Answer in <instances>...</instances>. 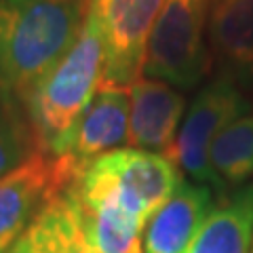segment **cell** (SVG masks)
Returning a JSON list of instances; mask_svg holds the SVG:
<instances>
[{
	"label": "cell",
	"instance_id": "17",
	"mask_svg": "<svg viewBox=\"0 0 253 253\" xmlns=\"http://www.w3.org/2000/svg\"><path fill=\"white\" fill-rule=\"evenodd\" d=\"M251 253H253V245H251Z\"/></svg>",
	"mask_w": 253,
	"mask_h": 253
},
{
	"label": "cell",
	"instance_id": "14",
	"mask_svg": "<svg viewBox=\"0 0 253 253\" xmlns=\"http://www.w3.org/2000/svg\"><path fill=\"white\" fill-rule=\"evenodd\" d=\"M209 165L219 181L239 188L253 177V110L228 123L209 150Z\"/></svg>",
	"mask_w": 253,
	"mask_h": 253
},
{
	"label": "cell",
	"instance_id": "11",
	"mask_svg": "<svg viewBox=\"0 0 253 253\" xmlns=\"http://www.w3.org/2000/svg\"><path fill=\"white\" fill-rule=\"evenodd\" d=\"M207 41L219 74L253 84V0H211Z\"/></svg>",
	"mask_w": 253,
	"mask_h": 253
},
{
	"label": "cell",
	"instance_id": "5",
	"mask_svg": "<svg viewBox=\"0 0 253 253\" xmlns=\"http://www.w3.org/2000/svg\"><path fill=\"white\" fill-rule=\"evenodd\" d=\"M167 0H89L104 38V86L131 89L144 78L148 38Z\"/></svg>",
	"mask_w": 253,
	"mask_h": 253
},
{
	"label": "cell",
	"instance_id": "3",
	"mask_svg": "<svg viewBox=\"0 0 253 253\" xmlns=\"http://www.w3.org/2000/svg\"><path fill=\"white\" fill-rule=\"evenodd\" d=\"M211 0H167L148 38L144 76L179 91L199 86L211 70V51L205 41Z\"/></svg>",
	"mask_w": 253,
	"mask_h": 253
},
{
	"label": "cell",
	"instance_id": "2",
	"mask_svg": "<svg viewBox=\"0 0 253 253\" xmlns=\"http://www.w3.org/2000/svg\"><path fill=\"white\" fill-rule=\"evenodd\" d=\"M104 38L86 11L84 26L70 51L23 97V108L41 152L53 154L57 144L74 126L95 93L104 86Z\"/></svg>",
	"mask_w": 253,
	"mask_h": 253
},
{
	"label": "cell",
	"instance_id": "6",
	"mask_svg": "<svg viewBox=\"0 0 253 253\" xmlns=\"http://www.w3.org/2000/svg\"><path fill=\"white\" fill-rule=\"evenodd\" d=\"M76 171L63 156L38 150L0 177V253H6L28 232L42 207L72 181Z\"/></svg>",
	"mask_w": 253,
	"mask_h": 253
},
{
	"label": "cell",
	"instance_id": "15",
	"mask_svg": "<svg viewBox=\"0 0 253 253\" xmlns=\"http://www.w3.org/2000/svg\"><path fill=\"white\" fill-rule=\"evenodd\" d=\"M38 152L36 137L19 99L0 91V177Z\"/></svg>",
	"mask_w": 253,
	"mask_h": 253
},
{
	"label": "cell",
	"instance_id": "7",
	"mask_svg": "<svg viewBox=\"0 0 253 253\" xmlns=\"http://www.w3.org/2000/svg\"><path fill=\"white\" fill-rule=\"evenodd\" d=\"M129 89L101 86L49 156H63L76 169L129 146Z\"/></svg>",
	"mask_w": 253,
	"mask_h": 253
},
{
	"label": "cell",
	"instance_id": "16",
	"mask_svg": "<svg viewBox=\"0 0 253 253\" xmlns=\"http://www.w3.org/2000/svg\"><path fill=\"white\" fill-rule=\"evenodd\" d=\"M6 253H34V251H32V245H30V241H28V236L23 234L21 239H19L17 243H15L13 247H11L9 251H6Z\"/></svg>",
	"mask_w": 253,
	"mask_h": 253
},
{
	"label": "cell",
	"instance_id": "10",
	"mask_svg": "<svg viewBox=\"0 0 253 253\" xmlns=\"http://www.w3.org/2000/svg\"><path fill=\"white\" fill-rule=\"evenodd\" d=\"M93 163L144 205L148 215H152L181 184L179 167L167 154L121 148L95 158Z\"/></svg>",
	"mask_w": 253,
	"mask_h": 253
},
{
	"label": "cell",
	"instance_id": "8",
	"mask_svg": "<svg viewBox=\"0 0 253 253\" xmlns=\"http://www.w3.org/2000/svg\"><path fill=\"white\" fill-rule=\"evenodd\" d=\"M129 146L169 156L186 110L184 93L144 76L129 89Z\"/></svg>",
	"mask_w": 253,
	"mask_h": 253
},
{
	"label": "cell",
	"instance_id": "1",
	"mask_svg": "<svg viewBox=\"0 0 253 253\" xmlns=\"http://www.w3.org/2000/svg\"><path fill=\"white\" fill-rule=\"evenodd\" d=\"M89 0H0V91L19 99L70 51Z\"/></svg>",
	"mask_w": 253,
	"mask_h": 253
},
{
	"label": "cell",
	"instance_id": "9",
	"mask_svg": "<svg viewBox=\"0 0 253 253\" xmlns=\"http://www.w3.org/2000/svg\"><path fill=\"white\" fill-rule=\"evenodd\" d=\"M213 190L209 186L181 179V184L144 228V253H188L205 217L213 209Z\"/></svg>",
	"mask_w": 253,
	"mask_h": 253
},
{
	"label": "cell",
	"instance_id": "13",
	"mask_svg": "<svg viewBox=\"0 0 253 253\" xmlns=\"http://www.w3.org/2000/svg\"><path fill=\"white\" fill-rule=\"evenodd\" d=\"M26 236L34 253H99L86 241L66 188L44 205Z\"/></svg>",
	"mask_w": 253,
	"mask_h": 253
},
{
	"label": "cell",
	"instance_id": "12",
	"mask_svg": "<svg viewBox=\"0 0 253 253\" xmlns=\"http://www.w3.org/2000/svg\"><path fill=\"white\" fill-rule=\"evenodd\" d=\"M253 184L236 188L213 205L188 253H251Z\"/></svg>",
	"mask_w": 253,
	"mask_h": 253
},
{
	"label": "cell",
	"instance_id": "4",
	"mask_svg": "<svg viewBox=\"0 0 253 253\" xmlns=\"http://www.w3.org/2000/svg\"><path fill=\"white\" fill-rule=\"evenodd\" d=\"M249 108V101L245 99L241 86L232 78L224 74L215 76L196 93L192 104L186 110L169 158L181 171L188 173L194 184L226 192V186L209 165V150L221 129Z\"/></svg>",
	"mask_w": 253,
	"mask_h": 253
}]
</instances>
